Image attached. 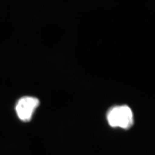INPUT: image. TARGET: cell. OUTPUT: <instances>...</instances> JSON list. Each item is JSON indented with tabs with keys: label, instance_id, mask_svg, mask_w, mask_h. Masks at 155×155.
<instances>
[{
	"label": "cell",
	"instance_id": "7a4b0ae2",
	"mask_svg": "<svg viewBox=\"0 0 155 155\" xmlns=\"http://www.w3.org/2000/svg\"><path fill=\"white\" fill-rule=\"evenodd\" d=\"M39 104L40 101L37 98L29 96L21 97L17 101L15 107L17 116L24 122L29 121Z\"/></svg>",
	"mask_w": 155,
	"mask_h": 155
},
{
	"label": "cell",
	"instance_id": "6da1fadb",
	"mask_svg": "<svg viewBox=\"0 0 155 155\" xmlns=\"http://www.w3.org/2000/svg\"><path fill=\"white\" fill-rule=\"evenodd\" d=\"M107 120L112 127L127 129L133 125V113L127 106H115L108 111Z\"/></svg>",
	"mask_w": 155,
	"mask_h": 155
}]
</instances>
